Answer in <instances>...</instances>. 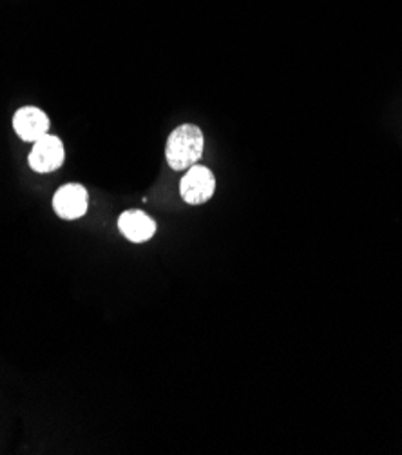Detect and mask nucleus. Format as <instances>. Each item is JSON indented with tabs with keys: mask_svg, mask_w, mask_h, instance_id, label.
I'll return each mask as SVG.
<instances>
[{
	"mask_svg": "<svg viewBox=\"0 0 402 455\" xmlns=\"http://www.w3.org/2000/svg\"><path fill=\"white\" fill-rule=\"evenodd\" d=\"M203 132L193 124L174 129L167 140L165 156L167 164L174 171H187L196 165L203 156Z\"/></svg>",
	"mask_w": 402,
	"mask_h": 455,
	"instance_id": "obj_1",
	"label": "nucleus"
},
{
	"mask_svg": "<svg viewBox=\"0 0 402 455\" xmlns=\"http://www.w3.org/2000/svg\"><path fill=\"white\" fill-rule=\"evenodd\" d=\"M216 191V180L205 165H193L187 169L180 181V195L189 205H201L212 198Z\"/></svg>",
	"mask_w": 402,
	"mask_h": 455,
	"instance_id": "obj_2",
	"label": "nucleus"
},
{
	"mask_svg": "<svg viewBox=\"0 0 402 455\" xmlns=\"http://www.w3.org/2000/svg\"><path fill=\"white\" fill-rule=\"evenodd\" d=\"M64 158H66V151H64L62 140L59 136L48 132L46 136H42L40 140L33 144L28 162L35 172L46 174L60 169L64 164Z\"/></svg>",
	"mask_w": 402,
	"mask_h": 455,
	"instance_id": "obj_3",
	"label": "nucleus"
},
{
	"mask_svg": "<svg viewBox=\"0 0 402 455\" xmlns=\"http://www.w3.org/2000/svg\"><path fill=\"white\" fill-rule=\"evenodd\" d=\"M13 127L20 140L35 144L42 136L48 134L50 118L42 109L35 106H26L13 115Z\"/></svg>",
	"mask_w": 402,
	"mask_h": 455,
	"instance_id": "obj_4",
	"label": "nucleus"
},
{
	"mask_svg": "<svg viewBox=\"0 0 402 455\" xmlns=\"http://www.w3.org/2000/svg\"><path fill=\"white\" fill-rule=\"evenodd\" d=\"M89 207V195L80 184H67L53 196V209L62 220H78L85 216Z\"/></svg>",
	"mask_w": 402,
	"mask_h": 455,
	"instance_id": "obj_5",
	"label": "nucleus"
},
{
	"mask_svg": "<svg viewBox=\"0 0 402 455\" xmlns=\"http://www.w3.org/2000/svg\"><path fill=\"white\" fill-rule=\"evenodd\" d=\"M120 233L132 243H146L156 235L154 220L140 209H130L118 218Z\"/></svg>",
	"mask_w": 402,
	"mask_h": 455,
	"instance_id": "obj_6",
	"label": "nucleus"
}]
</instances>
